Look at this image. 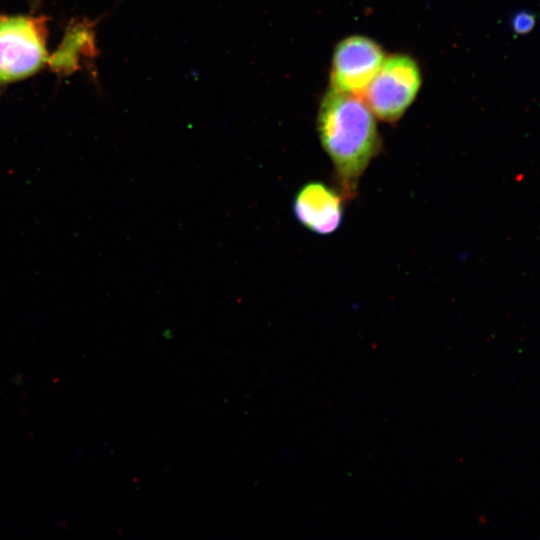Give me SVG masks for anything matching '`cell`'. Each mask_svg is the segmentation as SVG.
<instances>
[{
  "instance_id": "cell-6",
  "label": "cell",
  "mask_w": 540,
  "mask_h": 540,
  "mask_svg": "<svg viewBox=\"0 0 540 540\" xmlns=\"http://www.w3.org/2000/svg\"><path fill=\"white\" fill-rule=\"evenodd\" d=\"M96 25L97 21L88 19L73 23L63 44L51 57V65L58 71L72 73L79 70L82 63L92 62L99 53L96 45Z\"/></svg>"
},
{
  "instance_id": "cell-3",
  "label": "cell",
  "mask_w": 540,
  "mask_h": 540,
  "mask_svg": "<svg viewBox=\"0 0 540 540\" xmlns=\"http://www.w3.org/2000/svg\"><path fill=\"white\" fill-rule=\"evenodd\" d=\"M421 86L417 62L405 54L385 57L362 98L380 120H399L414 102Z\"/></svg>"
},
{
  "instance_id": "cell-1",
  "label": "cell",
  "mask_w": 540,
  "mask_h": 540,
  "mask_svg": "<svg viewBox=\"0 0 540 540\" xmlns=\"http://www.w3.org/2000/svg\"><path fill=\"white\" fill-rule=\"evenodd\" d=\"M317 131L337 189L345 200L353 199L362 175L381 150L375 115L361 96L330 88L319 105Z\"/></svg>"
},
{
  "instance_id": "cell-4",
  "label": "cell",
  "mask_w": 540,
  "mask_h": 540,
  "mask_svg": "<svg viewBox=\"0 0 540 540\" xmlns=\"http://www.w3.org/2000/svg\"><path fill=\"white\" fill-rule=\"evenodd\" d=\"M385 59L381 46L364 36L341 40L333 53L331 88L361 96Z\"/></svg>"
},
{
  "instance_id": "cell-7",
  "label": "cell",
  "mask_w": 540,
  "mask_h": 540,
  "mask_svg": "<svg viewBox=\"0 0 540 540\" xmlns=\"http://www.w3.org/2000/svg\"><path fill=\"white\" fill-rule=\"evenodd\" d=\"M535 25V17L527 12H520L512 20L513 29L519 34L528 33Z\"/></svg>"
},
{
  "instance_id": "cell-5",
  "label": "cell",
  "mask_w": 540,
  "mask_h": 540,
  "mask_svg": "<svg viewBox=\"0 0 540 540\" xmlns=\"http://www.w3.org/2000/svg\"><path fill=\"white\" fill-rule=\"evenodd\" d=\"M344 197L320 181L308 182L296 193L292 209L296 220L317 235H329L341 225Z\"/></svg>"
},
{
  "instance_id": "cell-2",
  "label": "cell",
  "mask_w": 540,
  "mask_h": 540,
  "mask_svg": "<svg viewBox=\"0 0 540 540\" xmlns=\"http://www.w3.org/2000/svg\"><path fill=\"white\" fill-rule=\"evenodd\" d=\"M46 38L41 17L0 15V84L30 76L49 62Z\"/></svg>"
}]
</instances>
